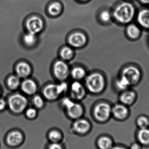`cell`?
<instances>
[{
  "label": "cell",
  "instance_id": "836d02e7",
  "mask_svg": "<svg viewBox=\"0 0 149 149\" xmlns=\"http://www.w3.org/2000/svg\"><path fill=\"white\" fill-rule=\"evenodd\" d=\"M49 149H63V148L59 143L56 142H54L50 145Z\"/></svg>",
  "mask_w": 149,
  "mask_h": 149
},
{
  "label": "cell",
  "instance_id": "ba28073f",
  "mask_svg": "<svg viewBox=\"0 0 149 149\" xmlns=\"http://www.w3.org/2000/svg\"><path fill=\"white\" fill-rule=\"evenodd\" d=\"M94 114L97 120L105 121L109 119L112 114V108L107 103H100L95 108Z\"/></svg>",
  "mask_w": 149,
  "mask_h": 149
},
{
  "label": "cell",
  "instance_id": "ac0fdd59",
  "mask_svg": "<svg viewBox=\"0 0 149 149\" xmlns=\"http://www.w3.org/2000/svg\"><path fill=\"white\" fill-rule=\"evenodd\" d=\"M22 89L26 94H34L37 90V86L34 81L30 79L25 80L22 84Z\"/></svg>",
  "mask_w": 149,
  "mask_h": 149
},
{
  "label": "cell",
  "instance_id": "f35d334b",
  "mask_svg": "<svg viewBox=\"0 0 149 149\" xmlns=\"http://www.w3.org/2000/svg\"><path fill=\"white\" fill-rule=\"evenodd\" d=\"M81 1H87V0H81Z\"/></svg>",
  "mask_w": 149,
  "mask_h": 149
},
{
  "label": "cell",
  "instance_id": "4dcf8cb0",
  "mask_svg": "<svg viewBox=\"0 0 149 149\" xmlns=\"http://www.w3.org/2000/svg\"><path fill=\"white\" fill-rule=\"evenodd\" d=\"M25 115H26V117L29 119H33L36 116V110L33 108H30L26 110Z\"/></svg>",
  "mask_w": 149,
  "mask_h": 149
},
{
  "label": "cell",
  "instance_id": "9c48e42d",
  "mask_svg": "<svg viewBox=\"0 0 149 149\" xmlns=\"http://www.w3.org/2000/svg\"><path fill=\"white\" fill-rule=\"evenodd\" d=\"M53 72L58 79L60 80H64L70 75V68L65 62L59 60L57 61L54 65Z\"/></svg>",
  "mask_w": 149,
  "mask_h": 149
},
{
  "label": "cell",
  "instance_id": "5b68a950",
  "mask_svg": "<svg viewBox=\"0 0 149 149\" xmlns=\"http://www.w3.org/2000/svg\"><path fill=\"white\" fill-rule=\"evenodd\" d=\"M62 104L67 109L68 115L72 119H79L83 114V109L81 105L74 102L71 99L65 98L62 102Z\"/></svg>",
  "mask_w": 149,
  "mask_h": 149
},
{
  "label": "cell",
  "instance_id": "30bf717a",
  "mask_svg": "<svg viewBox=\"0 0 149 149\" xmlns=\"http://www.w3.org/2000/svg\"><path fill=\"white\" fill-rule=\"evenodd\" d=\"M135 19L141 28L149 30V7H144L138 10Z\"/></svg>",
  "mask_w": 149,
  "mask_h": 149
},
{
  "label": "cell",
  "instance_id": "f1b7e54d",
  "mask_svg": "<svg viewBox=\"0 0 149 149\" xmlns=\"http://www.w3.org/2000/svg\"><path fill=\"white\" fill-rule=\"evenodd\" d=\"M49 138L54 142H57L61 140L62 138L61 134L56 130H52L49 134Z\"/></svg>",
  "mask_w": 149,
  "mask_h": 149
},
{
  "label": "cell",
  "instance_id": "d6a6232c",
  "mask_svg": "<svg viewBox=\"0 0 149 149\" xmlns=\"http://www.w3.org/2000/svg\"><path fill=\"white\" fill-rule=\"evenodd\" d=\"M143 146L138 142H135L132 143L128 149H143Z\"/></svg>",
  "mask_w": 149,
  "mask_h": 149
},
{
  "label": "cell",
  "instance_id": "5bb4252c",
  "mask_svg": "<svg viewBox=\"0 0 149 149\" xmlns=\"http://www.w3.org/2000/svg\"><path fill=\"white\" fill-rule=\"evenodd\" d=\"M71 95L73 99L81 100L86 95V90L83 85L79 81H74L71 86Z\"/></svg>",
  "mask_w": 149,
  "mask_h": 149
},
{
  "label": "cell",
  "instance_id": "d4e9b609",
  "mask_svg": "<svg viewBox=\"0 0 149 149\" xmlns=\"http://www.w3.org/2000/svg\"><path fill=\"white\" fill-rule=\"evenodd\" d=\"M7 84L11 89H16L20 84V78L16 75H12L8 79Z\"/></svg>",
  "mask_w": 149,
  "mask_h": 149
},
{
  "label": "cell",
  "instance_id": "e0dca14e",
  "mask_svg": "<svg viewBox=\"0 0 149 149\" xmlns=\"http://www.w3.org/2000/svg\"><path fill=\"white\" fill-rule=\"evenodd\" d=\"M73 129L78 134H84L86 133L90 129V124L86 120L78 119L74 122L73 126Z\"/></svg>",
  "mask_w": 149,
  "mask_h": 149
},
{
  "label": "cell",
  "instance_id": "8fae6325",
  "mask_svg": "<svg viewBox=\"0 0 149 149\" xmlns=\"http://www.w3.org/2000/svg\"><path fill=\"white\" fill-rule=\"evenodd\" d=\"M26 26L29 32L36 35L42 31L43 28V22L39 17H33L28 20Z\"/></svg>",
  "mask_w": 149,
  "mask_h": 149
},
{
  "label": "cell",
  "instance_id": "83f0119b",
  "mask_svg": "<svg viewBox=\"0 0 149 149\" xmlns=\"http://www.w3.org/2000/svg\"><path fill=\"white\" fill-rule=\"evenodd\" d=\"M61 4L58 3H54L50 5L49 11L51 15L53 16L58 15L61 11Z\"/></svg>",
  "mask_w": 149,
  "mask_h": 149
},
{
  "label": "cell",
  "instance_id": "7402d4cb",
  "mask_svg": "<svg viewBox=\"0 0 149 149\" xmlns=\"http://www.w3.org/2000/svg\"><path fill=\"white\" fill-rule=\"evenodd\" d=\"M71 74L73 79L79 80L83 79L86 76V71L81 67H74L72 70Z\"/></svg>",
  "mask_w": 149,
  "mask_h": 149
},
{
  "label": "cell",
  "instance_id": "e575fe53",
  "mask_svg": "<svg viewBox=\"0 0 149 149\" xmlns=\"http://www.w3.org/2000/svg\"><path fill=\"white\" fill-rule=\"evenodd\" d=\"M6 103L3 100L0 99V111H2L6 107Z\"/></svg>",
  "mask_w": 149,
  "mask_h": 149
},
{
  "label": "cell",
  "instance_id": "7a4b0ae2",
  "mask_svg": "<svg viewBox=\"0 0 149 149\" xmlns=\"http://www.w3.org/2000/svg\"><path fill=\"white\" fill-rule=\"evenodd\" d=\"M87 89L93 93H99L103 91L106 86V80L102 74L94 73L88 75L86 80Z\"/></svg>",
  "mask_w": 149,
  "mask_h": 149
},
{
  "label": "cell",
  "instance_id": "52a82bcc",
  "mask_svg": "<svg viewBox=\"0 0 149 149\" xmlns=\"http://www.w3.org/2000/svg\"><path fill=\"white\" fill-rule=\"evenodd\" d=\"M141 73L140 70L136 66H128L123 69L121 76L128 82L130 86L137 84L141 79Z\"/></svg>",
  "mask_w": 149,
  "mask_h": 149
},
{
  "label": "cell",
  "instance_id": "d6986e66",
  "mask_svg": "<svg viewBox=\"0 0 149 149\" xmlns=\"http://www.w3.org/2000/svg\"><path fill=\"white\" fill-rule=\"evenodd\" d=\"M136 94L135 93L131 90H126L123 91L120 96V100L121 103L126 105L130 106L132 105L135 100Z\"/></svg>",
  "mask_w": 149,
  "mask_h": 149
},
{
  "label": "cell",
  "instance_id": "4fadbf2b",
  "mask_svg": "<svg viewBox=\"0 0 149 149\" xmlns=\"http://www.w3.org/2000/svg\"><path fill=\"white\" fill-rule=\"evenodd\" d=\"M86 37L83 33L79 32L72 34L69 38L70 45L74 48H79L83 47L86 43Z\"/></svg>",
  "mask_w": 149,
  "mask_h": 149
},
{
  "label": "cell",
  "instance_id": "ab89813d",
  "mask_svg": "<svg viewBox=\"0 0 149 149\" xmlns=\"http://www.w3.org/2000/svg\"><path fill=\"white\" fill-rule=\"evenodd\" d=\"M0 94H1V89H0Z\"/></svg>",
  "mask_w": 149,
  "mask_h": 149
},
{
  "label": "cell",
  "instance_id": "2e32d148",
  "mask_svg": "<svg viewBox=\"0 0 149 149\" xmlns=\"http://www.w3.org/2000/svg\"><path fill=\"white\" fill-rule=\"evenodd\" d=\"M127 25L126 33L127 36L132 39H136L141 36V28L138 24L130 23Z\"/></svg>",
  "mask_w": 149,
  "mask_h": 149
},
{
  "label": "cell",
  "instance_id": "603a6c76",
  "mask_svg": "<svg viewBox=\"0 0 149 149\" xmlns=\"http://www.w3.org/2000/svg\"><path fill=\"white\" fill-rule=\"evenodd\" d=\"M60 55L63 60H70L73 57L74 52L70 47H65L60 51Z\"/></svg>",
  "mask_w": 149,
  "mask_h": 149
},
{
  "label": "cell",
  "instance_id": "7c38bea8",
  "mask_svg": "<svg viewBox=\"0 0 149 149\" xmlns=\"http://www.w3.org/2000/svg\"><path fill=\"white\" fill-rule=\"evenodd\" d=\"M112 114L116 120H124L128 117L129 110L126 105L117 104L112 108Z\"/></svg>",
  "mask_w": 149,
  "mask_h": 149
},
{
  "label": "cell",
  "instance_id": "8992f818",
  "mask_svg": "<svg viewBox=\"0 0 149 149\" xmlns=\"http://www.w3.org/2000/svg\"><path fill=\"white\" fill-rule=\"evenodd\" d=\"M23 134L18 130H10L5 136L4 141L9 148H15L20 146L23 142Z\"/></svg>",
  "mask_w": 149,
  "mask_h": 149
},
{
  "label": "cell",
  "instance_id": "3957f363",
  "mask_svg": "<svg viewBox=\"0 0 149 149\" xmlns=\"http://www.w3.org/2000/svg\"><path fill=\"white\" fill-rule=\"evenodd\" d=\"M68 86L65 82L60 84H50L44 88V96L49 100H54L57 99L61 95L67 91Z\"/></svg>",
  "mask_w": 149,
  "mask_h": 149
},
{
  "label": "cell",
  "instance_id": "ffe728a7",
  "mask_svg": "<svg viewBox=\"0 0 149 149\" xmlns=\"http://www.w3.org/2000/svg\"><path fill=\"white\" fill-rule=\"evenodd\" d=\"M16 72L19 78H25L31 73V67L27 63L22 62L17 66Z\"/></svg>",
  "mask_w": 149,
  "mask_h": 149
},
{
  "label": "cell",
  "instance_id": "8d00e7d4",
  "mask_svg": "<svg viewBox=\"0 0 149 149\" xmlns=\"http://www.w3.org/2000/svg\"><path fill=\"white\" fill-rule=\"evenodd\" d=\"M111 149H128V148H127L126 147H123V146H117L113 147Z\"/></svg>",
  "mask_w": 149,
  "mask_h": 149
},
{
  "label": "cell",
  "instance_id": "1f68e13d",
  "mask_svg": "<svg viewBox=\"0 0 149 149\" xmlns=\"http://www.w3.org/2000/svg\"><path fill=\"white\" fill-rule=\"evenodd\" d=\"M100 18L103 22H109L111 18V14L108 10H104L101 14Z\"/></svg>",
  "mask_w": 149,
  "mask_h": 149
},
{
  "label": "cell",
  "instance_id": "6da1fadb",
  "mask_svg": "<svg viewBox=\"0 0 149 149\" xmlns=\"http://www.w3.org/2000/svg\"><path fill=\"white\" fill-rule=\"evenodd\" d=\"M137 10L133 1L124 0L115 7L113 11V16L120 24L127 25L135 19Z\"/></svg>",
  "mask_w": 149,
  "mask_h": 149
},
{
  "label": "cell",
  "instance_id": "74e56055",
  "mask_svg": "<svg viewBox=\"0 0 149 149\" xmlns=\"http://www.w3.org/2000/svg\"><path fill=\"white\" fill-rule=\"evenodd\" d=\"M127 1H133L134 0H127Z\"/></svg>",
  "mask_w": 149,
  "mask_h": 149
},
{
  "label": "cell",
  "instance_id": "f546056e",
  "mask_svg": "<svg viewBox=\"0 0 149 149\" xmlns=\"http://www.w3.org/2000/svg\"><path fill=\"white\" fill-rule=\"evenodd\" d=\"M34 105L38 108H41L44 105V101L41 96L36 95L33 99Z\"/></svg>",
  "mask_w": 149,
  "mask_h": 149
},
{
  "label": "cell",
  "instance_id": "cb8c5ba5",
  "mask_svg": "<svg viewBox=\"0 0 149 149\" xmlns=\"http://www.w3.org/2000/svg\"><path fill=\"white\" fill-rule=\"evenodd\" d=\"M136 123L138 129L149 128V118L146 116H140L136 119Z\"/></svg>",
  "mask_w": 149,
  "mask_h": 149
},
{
  "label": "cell",
  "instance_id": "44dd1931",
  "mask_svg": "<svg viewBox=\"0 0 149 149\" xmlns=\"http://www.w3.org/2000/svg\"><path fill=\"white\" fill-rule=\"evenodd\" d=\"M98 144L100 149H111L113 147V141L108 136H102L100 138Z\"/></svg>",
  "mask_w": 149,
  "mask_h": 149
},
{
  "label": "cell",
  "instance_id": "9a60e30c",
  "mask_svg": "<svg viewBox=\"0 0 149 149\" xmlns=\"http://www.w3.org/2000/svg\"><path fill=\"white\" fill-rule=\"evenodd\" d=\"M136 141L143 146H149V128L138 129L136 134Z\"/></svg>",
  "mask_w": 149,
  "mask_h": 149
},
{
  "label": "cell",
  "instance_id": "277c9868",
  "mask_svg": "<svg viewBox=\"0 0 149 149\" xmlns=\"http://www.w3.org/2000/svg\"><path fill=\"white\" fill-rule=\"evenodd\" d=\"M28 105V100L21 94L12 95L8 100V106L11 112L16 114L23 112Z\"/></svg>",
  "mask_w": 149,
  "mask_h": 149
},
{
  "label": "cell",
  "instance_id": "484cf974",
  "mask_svg": "<svg viewBox=\"0 0 149 149\" xmlns=\"http://www.w3.org/2000/svg\"><path fill=\"white\" fill-rule=\"evenodd\" d=\"M37 37L36 34L29 32L24 35L23 41L24 44L27 46H32L35 45L37 42Z\"/></svg>",
  "mask_w": 149,
  "mask_h": 149
},
{
  "label": "cell",
  "instance_id": "d590c367",
  "mask_svg": "<svg viewBox=\"0 0 149 149\" xmlns=\"http://www.w3.org/2000/svg\"><path fill=\"white\" fill-rule=\"evenodd\" d=\"M142 5L145 6H149V0H137Z\"/></svg>",
  "mask_w": 149,
  "mask_h": 149
},
{
  "label": "cell",
  "instance_id": "4316f807",
  "mask_svg": "<svg viewBox=\"0 0 149 149\" xmlns=\"http://www.w3.org/2000/svg\"><path fill=\"white\" fill-rule=\"evenodd\" d=\"M116 87L119 90L122 91L127 90L128 88L130 86V85L126 80L121 76L116 80Z\"/></svg>",
  "mask_w": 149,
  "mask_h": 149
}]
</instances>
